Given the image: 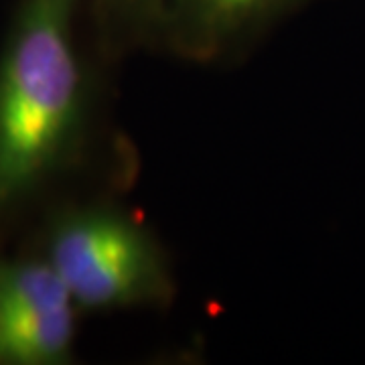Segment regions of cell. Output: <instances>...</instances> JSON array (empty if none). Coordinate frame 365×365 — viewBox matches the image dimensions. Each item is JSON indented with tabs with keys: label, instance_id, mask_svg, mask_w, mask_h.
<instances>
[{
	"label": "cell",
	"instance_id": "cell-1",
	"mask_svg": "<svg viewBox=\"0 0 365 365\" xmlns=\"http://www.w3.org/2000/svg\"><path fill=\"white\" fill-rule=\"evenodd\" d=\"M76 0H26L0 67V203L19 197L51 163L79 98L71 45Z\"/></svg>",
	"mask_w": 365,
	"mask_h": 365
},
{
	"label": "cell",
	"instance_id": "cell-5",
	"mask_svg": "<svg viewBox=\"0 0 365 365\" xmlns=\"http://www.w3.org/2000/svg\"><path fill=\"white\" fill-rule=\"evenodd\" d=\"M71 304V294L51 262L0 268V314L53 311Z\"/></svg>",
	"mask_w": 365,
	"mask_h": 365
},
{
	"label": "cell",
	"instance_id": "cell-6",
	"mask_svg": "<svg viewBox=\"0 0 365 365\" xmlns=\"http://www.w3.org/2000/svg\"><path fill=\"white\" fill-rule=\"evenodd\" d=\"M116 2L132 13L144 14L165 11V9H170V4H173V0H116Z\"/></svg>",
	"mask_w": 365,
	"mask_h": 365
},
{
	"label": "cell",
	"instance_id": "cell-2",
	"mask_svg": "<svg viewBox=\"0 0 365 365\" xmlns=\"http://www.w3.org/2000/svg\"><path fill=\"white\" fill-rule=\"evenodd\" d=\"M51 264L71 300L91 309L126 307L160 288L155 248L138 225L116 213L81 215L61 227Z\"/></svg>",
	"mask_w": 365,
	"mask_h": 365
},
{
	"label": "cell",
	"instance_id": "cell-3",
	"mask_svg": "<svg viewBox=\"0 0 365 365\" xmlns=\"http://www.w3.org/2000/svg\"><path fill=\"white\" fill-rule=\"evenodd\" d=\"M71 339V307L0 314V361L23 365L51 364L66 355Z\"/></svg>",
	"mask_w": 365,
	"mask_h": 365
},
{
	"label": "cell",
	"instance_id": "cell-4",
	"mask_svg": "<svg viewBox=\"0 0 365 365\" xmlns=\"http://www.w3.org/2000/svg\"><path fill=\"white\" fill-rule=\"evenodd\" d=\"M292 0H173L189 29L205 43H215L256 25Z\"/></svg>",
	"mask_w": 365,
	"mask_h": 365
}]
</instances>
